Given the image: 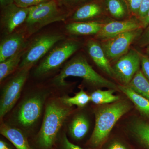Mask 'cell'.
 Returning <instances> with one entry per match:
<instances>
[{
	"label": "cell",
	"instance_id": "e575fe53",
	"mask_svg": "<svg viewBox=\"0 0 149 149\" xmlns=\"http://www.w3.org/2000/svg\"><path fill=\"white\" fill-rule=\"evenodd\" d=\"M149 24V10L148 14H147L146 16L145 17V19H143V21L141 22L142 24V27L143 29H145L147 26Z\"/></svg>",
	"mask_w": 149,
	"mask_h": 149
},
{
	"label": "cell",
	"instance_id": "9c48e42d",
	"mask_svg": "<svg viewBox=\"0 0 149 149\" xmlns=\"http://www.w3.org/2000/svg\"><path fill=\"white\" fill-rule=\"evenodd\" d=\"M141 66L140 52L131 48L112 66L114 78L118 80L121 85L127 86L140 70Z\"/></svg>",
	"mask_w": 149,
	"mask_h": 149
},
{
	"label": "cell",
	"instance_id": "4fadbf2b",
	"mask_svg": "<svg viewBox=\"0 0 149 149\" xmlns=\"http://www.w3.org/2000/svg\"><path fill=\"white\" fill-rule=\"evenodd\" d=\"M141 28H143L141 22L135 17L125 20H107L100 32L95 36L94 39L101 42L110 39L123 32Z\"/></svg>",
	"mask_w": 149,
	"mask_h": 149
},
{
	"label": "cell",
	"instance_id": "603a6c76",
	"mask_svg": "<svg viewBox=\"0 0 149 149\" xmlns=\"http://www.w3.org/2000/svg\"><path fill=\"white\" fill-rule=\"evenodd\" d=\"M115 90L109 89L107 91L98 90L90 96L91 100L97 104L112 103L119 100V96L113 95Z\"/></svg>",
	"mask_w": 149,
	"mask_h": 149
},
{
	"label": "cell",
	"instance_id": "8d00e7d4",
	"mask_svg": "<svg viewBox=\"0 0 149 149\" xmlns=\"http://www.w3.org/2000/svg\"><path fill=\"white\" fill-rule=\"evenodd\" d=\"M145 52H146V54L149 56V45L146 47Z\"/></svg>",
	"mask_w": 149,
	"mask_h": 149
},
{
	"label": "cell",
	"instance_id": "5bb4252c",
	"mask_svg": "<svg viewBox=\"0 0 149 149\" xmlns=\"http://www.w3.org/2000/svg\"><path fill=\"white\" fill-rule=\"evenodd\" d=\"M27 37L22 30L5 35L0 42V62L24 50L28 44Z\"/></svg>",
	"mask_w": 149,
	"mask_h": 149
},
{
	"label": "cell",
	"instance_id": "52a82bcc",
	"mask_svg": "<svg viewBox=\"0 0 149 149\" xmlns=\"http://www.w3.org/2000/svg\"><path fill=\"white\" fill-rule=\"evenodd\" d=\"M143 28L133 29L100 42L108 59L116 62L130 49L143 31Z\"/></svg>",
	"mask_w": 149,
	"mask_h": 149
},
{
	"label": "cell",
	"instance_id": "ffe728a7",
	"mask_svg": "<svg viewBox=\"0 0 149 149\" xmlns=\"http://www.w3.org/2000/svg\"><path fill=\"white\" fill-rule=\"evenodd\" d=\"M89 129V121L87 118L83 115H78L69 125V135L74 141H81L87 135Z\"/></svg>",
	"mask_w": 149,
	"mask_h": 149
},
{
	"label": "cell",
	"instance_id": "277c9868",
	"mask_svg": "<svg viewBox=\"0 0 149 149\" xmlns=\"http://www.w3.org/2000/svg\"><path fill=\"white\" fill-rule=\"evenodd\" d=\"M70 76L83 78L86 83L96 87L115 91L118 89L115 84L96 72L82 54H77L67 62L59 74L54 78V83L59 86L65 85V80Z\"/></svg>",
	"mask_w": 149,
	"mask_h": 149
},
{
	"label": "cell",
	"instance_id": "6da1fadb",
	"mask_svg": "<svg viewBox=\"0 0 149 149\" xmlns=\"http://www.w3.org/2000/svg\"><path fill=\"white\" fill-rule=\"evenodd\" d=\"M53 101L46 107L42 124L33 140V149H53L63 122L71 113L68 106Z\"/></svg>",
	"mask_w": 149,
	"mask_h": 149
},
{
	"label": "cell",
	"instance_id": "f1b7e54d",
	"mask_svg": "<svg viewBox=\"0 0 149 149\" xmlns=\"http://www.w3.org/2000/svg\"><path fill=\"white\" fill-rule=\"evenodd\" d=\"M136 45L139 47H146L149 45V24L143 29L142 34L136 40Z\"/></svg>",
	"mask_w": 149,
	"mask_h": 149
},
{
	"label": "cell",
	"instance_id": "1f68e13d",
	"mask_svg": "<svg viewBox=\"0 0 149 149\" xmlns=\"http://www.w3.org/2000/svg\"><path fill=\"white\" fill-rule=\"evenodd\" d=\"M149 10V0H142L138 17L141 23L146 16Z\"/></svg>",
	"mask_w": 149,
	"mask_h": 149
},
{
	"label": "cell",
	"instance_id": "9a60e30c",
	"mask_svg": "<svg viewBox=\"0 0 149 149\" xmlns=\"http://www.w3.org/2000/svg\"><path fill=\"white\" fill-rule=\"evenodd\" d=\"M86 46L88 54L97 66L107 75L114 77L112 67L100 42L95 39H90L87 41Z\"/></svg>",
	"mask_w": 149,
	"mask_h": 149
},
{
	"label": "cell",
	"instance_id": "ba28073f",
	"mask_svg": "<svg viewBox=\"0 0 149 149\" xmlns=\"http://www.w3.org/2000/svg\"><path fill=\"white\" fill-rule=\"evenodd\" d=\"M30 69L29 68L19 69V71L3 88L0 101L1 118L12 109L19 98Z\"/></svg>",
	"mask_w": 149,
	"mask_h": 149
},
{
	"label": "cell",
	"instance_id": "74e56055",
	"mask_svg": "<svg viewBox=\"0 0 149 149\" xmlns=\"http://www.w3.org/2000/svg\"><path fill=\"white\" fill-rule=\"evenodd\" d=\"M53 149H54V148Z\"/></svg>",
	"mask_w": 149,
	"mask_h": 149
},
{
	"label": "cell",
	"instance_id": "d590c367",
	"mask_svg": "<svg viewBox=\"0 0 149 149\" xmlns=\"http://www.w3.org/2000/svg\"><path fill=\"white\" fill-rule=\"evenodd\" d=\"M0 149H11L8 146L5 141L1 140L0 141Z\"/></svg>",
	"mask_w": 149,
	"mask_h": 149
},
{
	"label": "cell",
	"instance_id": "30bf717a",
	"mask_svg": "<svg viewBox=\"0 0 149 149\" xmlns=\"http://www.w3.org/2000/svg\"><path fill=\"white\" fill-rule=\"evenodd\" d=\"M31 7H21L13 3L1 8L0 24L3 34L9 35L22 26L27 19Z\"/></svg>",
	"mask_w": 149,
	"mask_h": 149
},
{
	"label": "cell",
	"instance_id": "d6a6232c",
	"mask_svg": "<svg viewBox=\"0 0 149 149\" xmlns=\"http://www.w3.org/2000/svg\"><path fill=\"white\" fill-rule=\"evenodd\" d=\"M108 149H127L122 144L118 142H115L110 146Z\"/></svg>",
	"mask_w": 149,
	"mask_h": 149
},
{
	"label": "cell",
	"instance_id": "f546056e",
	"mask_svg": "<svg viewBox=\"0 0 149 149\" xmlns=\"http://www.w3.org/2000/svg\"><path fill=\"white\" fill-rule=\"evenodd\" d=\"M51 1L52 0H14L15 3L23 8L31 7Z\"/></svg>",
	"mask_w": 149,
	"mask_h": 149
},
{
	"label": "cell",
	"instance_id": "ac0fdd59",
	"mask_svg": "<svg viewBox=\"0 0 149 149\" xmlns=\"http://www.w3.org/2000/svg\"><path fill=\"white\" fill-rule=\"evenodd\" d=\"M107 15L113 20H122L132 17L124 0H103Z\"/></svg>",
	"mask_w": 149,
	"mask_h": 149
},
{
	"label": "cell",
	"instance_id": "7c38bea8",
	"mask_svg": "<svg viewBox=\"0 0 149 149\" xmlns=\"http://www.w3.org/2000/svg\"><path fill=\"white\" fill-rule=\"evenodd\" d=\"M44 97L35 95L22 102L17 113V121L24 128H28L38 120L41 115Z\"/></svg>",
	"mask_w": 149,
	"mask_h": 149
},
{
	"label": "cell",
	"instance_id": "2e32d148",
	"mask_svg": "<svg viewBox=\"0 0 149 149\" xmlns=\"http://www.w3.org/2000/svg\"><path fill=\"white\" fill-rule=\"evenodd\" d=\"M107 21L70 22L65 26V31L72 35L95 36Z\"/></svg>",
	"mask_w": 149,
	"mask_h": 149
},
{
	"label": "cell",
	"instance_id": "3957f363",
	"mask_svg": "<svg viewBox=\"0 0 149 149\" xmlns=\"http://www.w3.org/2000/svg\"><path fill=\"white\" fill-rule=\"evenodd\" d=\"M70 13L59 0H52L31 7L22 31L27 37L48 24L67 20Z\"/></svg>",
	"mask_w": 149,
	"mask_h": 149
},
{
	"label": "cell",
	"instance_id": "4dcf8cb0",
	"mask_svg": "<svg viewBox=\"0 0 149 149\" xmlns=\"http://www.w3.org/2000/svg\"><path fill=\"white\" fill-rule=\"evenodd\" d=\"M141 70L145 76L149 80V56L140 52Z\"/></svg>",
	"mask_w": 149,
	"mask_h": 149
},
{
	"label": "cell",
	"instance_id": "d4e9b609",
	"mask_svg": "<svg viewBox=\"0 0 149 149\" xmlns=\"http://www.w3.org/2000/svg\"><path fill=\"white\" fill-rule=\"evenodd\" d=\"M61 101L63 103L68 106L76 105L79 107H83L91 101V97L82 90L74 97H64L61 99Z\"/></svg>",
	"mask_w": 149,
	"mask_h": 149
},
{
	"label": "cell",
	"instance_id": "44dd1931",
	"mask_svg": "<svg viewBox=\"0 0 149 149\" xmlns=\"http://www.w3.org/2000/svg\"><path fill=\"white\" fill-rule=\"evenodd\" d=\"M127 86L149 100V80L141 70L136 73Z\"/></svg>",
	"mask_w": 149,
	"mask_h": 149
},
{
	"label": "cell",
	"instance_id": "83f0119b",
	"mask_svg": "<svg viewBox=\"0 0 149 149\" xmlns=\"http://www.w3.org/2000/svg\"><path fill=\"white\" fill-rule=\"evenodd\" d=\"M132 17L138 18L142 0H124Z\"/></svg>",
	"mask_w": 149,
	"mask_h": 149
},
{
	"label": "cell",
	"instance_id": "e0dca14e",
	"mask_svg": "<svg viewBox=\"0 0 149 149\" xmlns=\"http://www.w3.org/2000/svg\"><path fill=\"white\" fill-rule=\"evenodd\" d=\"M0 133L16 149H33L29 143L27 134L18 128L3 124L1 126Z\"/></svg>",
	"mask_w": 149,
	"mask_h": 149
},
{
	"label": "cell",
	"instance_id": "484cf974",
	"mask_svg": "<svg viewBox=\"0 0 149 149\" xmlns=\"http://www.w3.org/2000/svg\"><path fill=\"white\" fill-rule=\"evenodd\" d=\"M54 148H54L55 149H90L83 148L71 143L68 139L65 133L58 137Z\"/></svg>",
	"mask_w": 149,
	"mask_h": 149
},
{
	"label": "cell",
	"instance_id": "7a4b0ae2",
	"mask_svg": "<svg viewBox=\"0 0 149 149\" xmlns=\"http://www.w3.org/2000/svg\"><path fill=\"white\" fill-rule=\"evenodd\" d=\"M132 108L127 101H118L96 110L95 124L88 144L93 148L101 146L118 120Z\"/></svg>",
	"mask_w": 149,
	"mask_h": 149
},
{
	"label": "cell",
	"instance_id": "8992f818",
	"mask_svg": "<svg viewBox=\"0 0 149 149\" xmlns=\"http://www.w3.org/2000/svg\"><path fill=\"white\" fill-rule=\"evenodd\" d=\"M65 38L60 33H48L37 36L24 49L19 68H31L57 45Z\"/></svg>",
	"mask_w": 149,
	"mask_h": 149
},
{
	"label": "cell",
	"instance_id": "5b68a950",
	"mask_svg": "<svg viewBox=\"0 0 149 149\" xmlns=\"http://www.w3.org/2000/svg\"><path fill=\"white\" fill-rule=\"evenodd\" d=\"M78 40H68L60 42L47 54L35 70L36 77L45 76L58 68L82 47Z\"/></svg>",
	"mask_w": 149,
	"mask_h": 149
},
{
	"label": "cell",
	"instance_id": "d6986e66",
	"mask_svg": "<svg viewBox=\"0 0 149 149\" xmlns=\"http://www.w3.org/2000/svg\"><path fill=\"white\" fill-rule=\"evenodd\" d=\"M118 88L134 104L141 114L149 117V100L125 85H118Z\"/></svg>",
	"mask_w": 149,
	"mask_h": 149
},
{
	"label": "cell",
	"instance_id": "8fae6325",
	"mask_svg": "<svg viewBox=\"0 0 149 149\" xmlns=\"http://www.w3.org/2000/svg\"><path fill=\"white\" fill-rule=\"evenodd\" d=\"M107 15L103 0H91L70 14L67 20L69 22L107 21Z\"/></svg>",
	"mask_w": 149,
	"mask_h": 149
},
{
	"label": "cell",
	"instance_id": "4316f807",
	"mask_svg": "<svg viewBox=\"0 0 149 149\" xmlns=\"http://www.w3.org/2000/svg\"><path fill=\"white\" fill-rule=\"evenodd\" d=\"M91 0H59L70 13H71L78 7Z\"/></svg>",
	"mask_w": 149,
	"mask_h": 149
},
{
	"label": "cell",
	"instance_id": "cb8c5ba5",
	"mask_svg": "<svg viewBox=\"0 0 149 149\" xmlns=\"http://www.w3.org/2000/svg\"><path fill=\"white\" fill-rule=\"evenodd\" d=\"M131 129L136 138L149 149V123L138 120L133 123Z\"/></svg>",
	"mask_w": 149,
	"mask_h": 149
},
{
	"label": "cell",
	"instance_id": "7402d4cb",
	"mask_svg": "<svg viewBox=\"0 0 149 149\" xmlns=\"http://www.w3.org/2000/svg\"><path fill=\"white\" fill-rule=\"evenodd\" d=\"M24 49L9 58L7 59L4 61L0 62L1 82L13 72L18 67H19Z\"/></svg>",
	"mask_w": 149,
	"mask_h": 149
},
{
	"label": "cell",
	"instance_id": "836d02e7",
	"mask_svg": "<svg viewBox=\"0 0 149 149\" xmlns=\"http://www.w3.org/2000/svg\"><path fill=\"white\" fill-rule=\"evenodd\" d=\"M14 3V0H0L1 8Z\"/></svg>",
	"mask_w": 149,
	"mask_h": 149
}]
</instances>
